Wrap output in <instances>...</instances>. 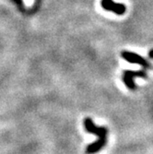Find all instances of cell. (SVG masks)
Masks as SVG:
<instances>
[{
    "label": "cell",
    "mask_w": 153,
    "mask_h": 154,
    "mask_svg": "<svg viewBox=\"0 0 153 154\" xmlns=\"http://www.w3.org/2000/svg\"><path fill=\"white\" fill-rule=\"evenodd\" d=\"M102 7L108 11H112L117 15H123L126 12V6L115 3L113 0H102Z\"/></svg>",
    "instance_id": "4"
},
{
    "label": "cell",
    "mask_w": 153,
    "mask_h": 154,
    "mask_svg": "<svg viewBox=\"0 0 153 154\" xmlns=\"http://www.w3.org/2000/svg\"><path fill=\"white\" fill-rule=\"evenodd\" d=\"M26 6H31L32 4V0H24Z\"/></svg>",
    "instance_id": "5"
},
{
    "label": "cell",
    "mask_w": 153,
    "mask_h": 154,
    "mask_svg": "<svg viewBox=\"0 0 153 154\" xmlns=\"http://www.w3.org/2000/svg\"><path fill=\"white\" fill-rule=\"evenodd\" d=\"M135 78H143L146 79L147 78V74L146 72L140 70V71H124V75H123V81L129 90L131 91H135L136 89V86L134 82V79Z\"/></svg>",
    "instance_id": "2"
},
{
    "label": "cell",
    "mask_w": 153,
    "mask_h": 154,
    "mask_svg": "<svg viewBox=\"0 0 153 154\" xmlns=\"http://www.w3.org/2000/svg\"><path fill=\"white\" fill-rule=\"evenodd\" d=\"M148 55H149V57H150V58H153V50H151V51L149 52Z\"/></svg>",
    "instance_id": "6"
},
{
    "label": "cell",
    "mask_w": 153,
    "mask_h": 154,
    "mask_svg": "<svg viewBox=\"0 0 153 154\" xmlns=\"http://www.w3.org/2000/svg\"><path fill=\"white\" fill-rule=\"evenodd\" d=\"M84 124V128L87 132L93 134L98 137L97 141L94 143L90 144L86 149L87 154H95L99 152L107 143V136H108V129L105 127H98L94 124L91 118L87 117L83 121Z\"/></svg>",
    "instance_id": "1"
},
{
    "label": "cell",
    "mask_w": 153,
    "mask_h": 154,
    "mask_svg": "<svg viewBox=\"0 0 153 154\" xmlns=\"http://www.w3.org/2000/svg\"><path fill=\"white\" fill-rule=\"evenodd\" d=\"M121 57L124 60H127V62H129V63L137 64V65L142 66L143 67L150 68L149 63L147 60H145L142 57H140L139 54H135V53H132V52H127V51H124L121 54Z\"/></svg>",
    "instance_id": "3"
}]
</instances>
